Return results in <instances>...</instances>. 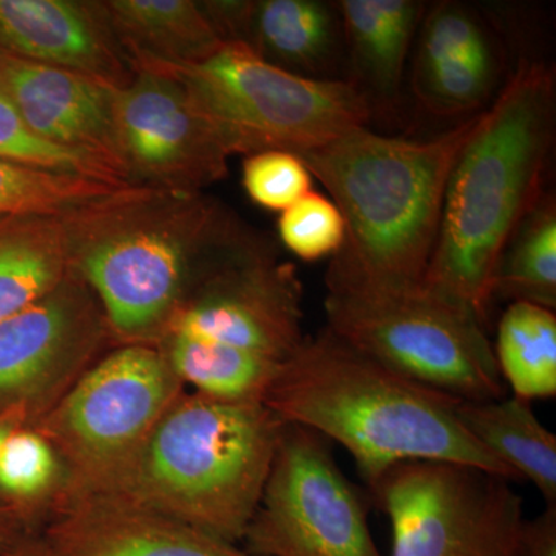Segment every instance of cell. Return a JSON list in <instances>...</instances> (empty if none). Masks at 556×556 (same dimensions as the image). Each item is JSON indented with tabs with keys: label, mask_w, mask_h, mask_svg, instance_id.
Instances as JSON below:
<instances>
[{
	"label": "cell",
	"mask_w": 556,
	"mask_h": 556,
	"mask_svg": "<svg viewBox=\"0 0 556 556\" xmlns=\"http://www.w3.org/2000/svg\"><path fill=\"white\" fill-rule=\"evenodd\" d=\"M554 70L522 61L457 156L424 287L485 324L497 265L541 199L555 137Z\"/></svg>",
	"instance_id": "cell-1"
},
{
	"label": "cell",
	"mask_w": 556,
	"mask_h": 556,
	"mask_svg": "<svg viewBox=\"0 0 556 556\" xmlns=\"http://www.w3.org/2000/svg\"><path fill=\"white\" fill-rule=\"evenodd\" d=\"M459 402L399 375L327 328L280 365L263 399L285 424L342 445L368 486L407 460L467 464L521 481L468 433L457 417Z\"/></svg>",
	"instance_id": "cell-2"
},
{
	"label": "cell",
	"mask_w": 556,
	"mask_h": 556,
	"mask_svg": "<svg viewBox=\"0 0 556 556\" xmlns=\"http://www.w3.org/2000/svg\"><path fill=\"white\" fill-rule=\"evenodd\" d=\"M478 118L427 141L354 127L300 153L345 223V240L325 277L328 292L422 285L450 174Z\"/></svg>",
	"instance_id": "cell-3"
},
{
	"label": "cell",
	"mask_w": 556,
	"mask_h": 556,
	"mask_svg": "<svg viewBox=\"0 0 556 556\" xmlns=\"http://www.w3.org/2000/svg\"><path fill=\"white\" fill-rule=\"evenodd\" d=\"M287 424L263 402L185 393L129 467L115 496L239 544L268 481Z\"/></svg>",
	"instance_id": "cell-4"
},
{
	"label": "cell",
	"mask_w": 556,
	"mask_h": 556,
	"mask_svg": "<svg viewBox=\"0 0 556 556\" xmlns=\"http://www.w3.org/2000/svg\"><path fill=\"white\" fill-rule=\"evenodd\" d=\"M137 188L68 218L72 270L93 292L112 338L156 346L186 299L192 260L229 243L212 206Z\"/></svg>",
	"instance_id": "cell-5"
},
{
	"label": "cell",
	"mask_w": 556,
	"mask_h": 556,
	"mask_svg": "<svg viewBox=\"0 0 556 556\" xmlns=\"http://www.w3.org/2000/svg\"><path fill=\"white\" fill-rule=\"evenodd\" d=\"M130 64L177 79L230 155L265 150L300 155L365 126L371 115L368 94L354 80L288 72L243 42H225L197 64L148 58H134Z\"/></svg>",
	"instance_id": "cell-6"
},
{
	"label": "cell",
	"mask_w": 556,
	"mask_h": 556,
	"mask_svg": "<svg viewBox=\"0 0 556 556\" xmlns=\"http://www.w3.org/2000/svg\"><path fill=\"white\" fill-rule=\"evenodd\" d=\"M327 329L399 375L459 401L506 396L484 321L420 287L328 292Z\"/></svg>",
	"instance_id": "cell-7"
},
{
	"label": "cell",
	"mask_w": 556,
	"mask_h": 556,
	"mask_svg": "<svg viewBox=\"0 0 556 556\" xmlns=\"http://www.w3.org/2000/svg\"><path fill=\"white\" fill-rule=\"evenodd\" d=\"M185 391L159 346L129 343L102 354L31 426L64 467V492L54 510L108 493Z\"/></svg>",
	"instance_id": "cell-8"
},
{
	"label": "cell",
	"mask_w": 556,
	"mask_h": 556,
	"mask_svg": "<svg viewBox=\"0 0 556 556\" xmlns=\"http://www.w3.org/2000/svg\"><path fill=\"white\" fill-rule=\"evenodd\" d=\"M368 489L390 519L391 556L519 555L525 504L500 475L448 460H407Z\"/></svg>",
	"instance_id": "cell-9"
},
{
	"label": "cell",
	"mask_w": 556,
	"mask_h": 556,
	"mask_svg": "<svg viewBox=\"0 0 556 556\" xmlns=\"http://www.w3.org/2000/svg\"><path fill=\"white\" fill-rule=\"evenodd\" d=\"M241 543L255 556H382L364 496L340 470L331 442L291 424Z\"/></svg>",
	"instance_id": "cell-10"
},
{
	"label": "cell",
	"mask_w": 556,
	"mask_h": 556,
	"mask_svg": "<svg viewBox=\"0 0 556 556\" xmlns=\"http://www.w3.org/2000/svg\"><path fill=\"white\" fill-rule=\"evenodd\" d=\"M109 338L100 303L70 270L46 298L0 321V417L35 426L101 357Z\"/></svg>",
	"instance_id": "cell-11"
},
{
	"label": "cell",
	"mask_w": 556,
	"mask_h": 556,
	"mask_svg": "<svg viewBox=\"0 0 556 556\" xmlns=\"http://www.w3.org/2000/svg\"><path fill=\"white\" fill-rule=\"evenodd\" d=\"M134 70L112 102L116 149L131 182L189 195L225 177L229 150L185 87L166 73Z\"/></svg>",
	"instance_id": "cell-12"
},
{
	"label": "cell",
	"mask_w": 556,
	"mask_h": 556,
	"mask_svg": "<svg viewBox=\"0 0 556 556\" xmlns=\"http://www.w3.org/2000/svg\"><path fill=\"white\" fill-rule=\"evenodd\" d=\"M302 291L292 265L239 248L182 300L164 338L222 343L283 364L306 340Z\"/></svg>",
	"instance_id": "cell-13"
},
{
	"label": "cell",
	"mask_w": 556,
	"mask_h": 556,
	"mask_svg": "<svg viewBox=\"0 0 556 556\" xmlns=\"http://www.w3.org/2000/svg\"><path fill=\"white\" fill-rule=\"evenodd\" d=\"M39 535L49 556H255L239 544L115 496L64 504Z\"/></svg>",
	"instance_id": "cell-14"
},
{
	"label": "cell",
	"mask_w": 556,
	"mask_h": 556,
	"mask_svg": "<svg viewBox=\"0 0 556 556\" xmlns=\"http://www.w3.org/2000/svg\"><path fill=\"white\" fill-rule=\"evenodd\" d=\"M0 50L78 73L112 90L135 76L101 2L0 0Z\"/></svg>",
	"instance_id": "cell-15"
},
{
	"label": "cell",
	"mask_w": 556,
	"mask_h": 556,
	"mask_svg": "<svg viewBox=\"0 0 556 556\" xmlns=\"http://www.w3.org/2000/svg\"><path fill=\"white\" fill-rule=\"evenodd\" d=\"M0 91L36 137L62 148L97 153L127 174L113 130L115 90L78 73L3 51Z\"/></svg>",
	"instance_id": "cell-16"
},
{
	"label": "cell",
	"mask_w": 556,
	"mask_h": 556,
	"mask_svg": "<svg viewBox=\"0 0 556 556\" xmlns=\"http://www.w3.org/2000/svg\"><path fill=\"white\" fill-rule=\"evenodd\" d=\"M340 38L336 3L260 0L251 2L243 43L277 67L320 78L338 58Z\"/></svg>",
	"instance_id": "cell-17"
},
{
	"label": "cell",
	"mask_w": 556,
	"mask_h": 556,
	"mask_svg": "<svg viewBox=\"0 0 556 556\" xmlns=\"http://www.w3.org/2000/svg\"><path fill=\"white\" fill-rule=\"evenodd\" d=\"M101 7L129 61L148 58L167 64H197L225 43L200 2L109 0Z\"/></svg>",
	"instance_id": "cell-18"
},
{
	"label": "cell",
	"mask_w": 556,
	"mask_h": 556,
	"mask_svg": "<svg viewBox=\"0 0 556 556\" xmlns=\"http://www.w3.org/2000/svg\"><path fill=\"white\" fill-rule=\"evenodd\" d=\"M70 217H0V321L46 298L68 276Z\"/></svg>",
	"instance_id": "cell-19"
},
{
	"label": "cell",
	"mask_w": 556,
	"mask_h": 556,
	"mask_svg": "<svg viewBox=\"0 0 556 556\" xmlns=\"http://www.w3.org/2000/svg\"><path fill=\"white\" fill-rule=\"evenodd\" d=\"M457 417L468 433L501 463L536 486L547 506H556V437L517 396L460 401Z\"/></svg>",
	"instance_id": "cell-20"
},
{
	"label": "cell",
	"mask_w": 556,
	"mask_h": 556,
	"mask_svg": "<svg viewBox=\"0 0 556 556\" xmlns=\"http://www.w3.org/2000/svg\"><path fill=\"white\" fill-rule=\"evenodd\" d=\"M342 22L343 42L362 90L382 97L396 93L413 36L424 7L415 0H342L336 3ZM365 93V91H364Z\"/></svg>",
	"instance_id": "cell-21"
},
{
	"label": "cell",
	"mask_w": 556,
	"mask_h": 556,
	"mask_svg": "<svg viewBox=\"0 0 556 556\" xmlns=\"http://www.w3.org/2000/svg\"><path fill=\"white\" fill-rule=\"evenodd\" d=\"M156 346L185 387L217 401L263 402L281 365L239 348L185 336H167Z\"/></svg>",
	"instance_id": "cell-22"
},
{
	"label": "cell",
	"mask_w": 556,
	"mask_h": 556,
	"mask_svg": "<svg viewBox=\"0 0 556 556\" xmlns=\"http://www.w3.org/2000/svg\"><path fill=\"white\" fill-rule=\"evenodd\" d=\"M493 353L501 378L514 396L527 402L555 396V311L532 303H508Z\"/></svg>",
	"instance_id": "cell-23"
},
{
	"label": "cell",
	"mask_w": 556,
	"mask_h": 556,
	"mask_svg": "<svg viewBox=\"0 0 556 556\" xmlns=\"http://www.w3.org/2000/svg\"><path fill=\"white\" fill-rule=\"evenodd\" d=\"M493 299L556 306V206L544 195L508 241L497 265Z\"/></svg>",
	"instance_id": "cell-24"
},
{
	"label": "cell",
	"mask_w": 556,
	"mask_h": 556,
	"mask_svg": "<svg viewBox=\"0 0 556 556\" xmlns=\"http://www.w3.org/2000/svg\"><path fill=\"white\" fill-rule=\"evenodd\" d=\"M134 189L137 186L112 185L100 179L39 169L0 159V217H68Z\"/></svg>",
	"instance_id": "cell-25"
},
{
	"label": "cell",
	"mask_w": 556,
	"mask_h": 556,
	"mask_svg": "<svg viewBox=\"0 0 556 556\" xmlns=\"http://www.w3.org/2000/svg\"><path fill=\"white\" fill-rule=\"evenodd\" d=\"M0 159L39 169L64 172L112 185L135 186L129 175L112 161L86 150L62 148L36 137L9 98L0 91Z\"/></svg>",
	"instance_id": "cell-26"
},
{
	"label": "cell",
	"mask_w": 556,
	"mask_h": 556,
	"mask_svg": "<svg viewBox=\"0 0 556 556\" xmlns=\"http://www.w3.org/2000/svg\"><path fill=\"white\" fill-rule=\"evenodd\" d=\"M65 471L58 453L39 431L16 428L0 450V492L27 504L60 503Z\"/></svg>",
	"instance_id": "cell-27"
},
{
	"label": "cell",
	"mask_w": 556,
	"mask_h": 556,
	"mask_svg": "<svg viewBox=\"0 0 556 556\" xmlns=\"http://www.w3.org/2000/svg\"><path fill=\"white\" fill-rule=\"evenodd\" d=\"M495 76V56L460 58L417 70V90L433 112L464 113L486 100Z\"/></svg>",
	"instance_id": "cell-28"
},
{
	"label": "cell",
	"mask_w": 556,
	"mask_h": 556,
	"mask_svg": "<svg viewBox=\"0 0 556 556\" xmlns=\"http://www.w3.org/2000/svg\"><path fill=\"white\" fill-rule=\"evenodd\" d=\"M280 214L281 243L306 262L334 257L345 240V223L338 206L321 193L311 190Z\"/></svg>",
	"instance_id": "cell-29"
},
{
	"label": "cell",
	"mask_w": 556,
	"mask_h": 556,
	"mask_svg": "<svg viewBox=\"0 0 556 556\" xmlns=\"http://www.w3.org/2000/svg\"><path fill=\"white\" fill-rule=\"evenodd\" d=\"M493 56L477 14L457 3H441L428 14L419 42L417 70L460 58Z\"/></svg>",
	"instance_id": "cell-30"
},
{
	"label": "cell",
	"mask_w": 556,
	"mask_h": 556,
	"mask_svg": "<svg viewBox=\"0 0 556 556\" xmlns=\"http://www.w3.org/2000/svg\"><path fill=\"white\" fill-rule=\"evenodd\" d=\"M311 186L313 175L295 153L265 150L243 161V188L249 199L269 211L283 212L309 193Z\"/></svg>",
	"instance_id": "cell-31"
},
{
	"label": "cell",
	"mask_w": 556,
	"mask_h": 556,
	"mask_svg": "<svg viewBox=\"0 0 556 556\" xmlns=\"http://www.w3.org/2000/svg\"><path fill=\"white\" fill-rule=\"evenodd\" d=\"M518 556H556V506L526 519Z\"/></svg>",
	"instance_id": "cell-32"
},
{
	"label": "cell",
	"mask_w": 556,
	"mask_h": 556,
	"mask_svg": "<svg viewBox=\"0 0 556 556\" xmlns=\"http://www.w3.org/2000/svg\"><path fill=\"white\" fill-rule=\"evenodd\" d=\"M33 535L36 533L31 532L27 522L0 517V556Z\"/></svg>",
	"instance_id": "cell-33"
},
{
	"label": "cell",
	"mask_w": 556,
	"mask_h": 556,
	"mask_svg": "<svg viewBox=\"0 0 556 556\" xmlns=\"http://www.w3.org/2000/svg\"><path fill=\"white\" fill-rule=\"evenodd\" d=\"M2 556H49V554H47L40 535H33Z\"/></svg>",
	"instance_id": "cell-34"
},
{
	"label": "cell",
	"mask_w": 556,
	"mask_h": 556,
	"mask_svg": "<svg viewBox=\"0 0 556 556\" xmlns=\"http://www.w3.org/2000/svg\"><path fill=\"white\" fill-rule=\"evenodd\" d=\"M20 422L16 420L9 419V417H0V450H2L3 444H5L7 439H9L10 434L13 433L16 428H21Z\"/></svg>",
	"instance_id": "cell-35"
},
{
	"label": "cell",
	"mask_w": 556,
	"mask_h": 556,
	"mask_svg": "<svg viewBox=\"0 0 556 556\" xmlns=\"http://www.w3.org/2000/svg\"><path fill=\"white\" fill-rule=\"evenodd\" d=\"M2 56H3V51L0 50V75H2Z\"/></svg>",
	"instance_id": "cell-36"
}]
</instances>
